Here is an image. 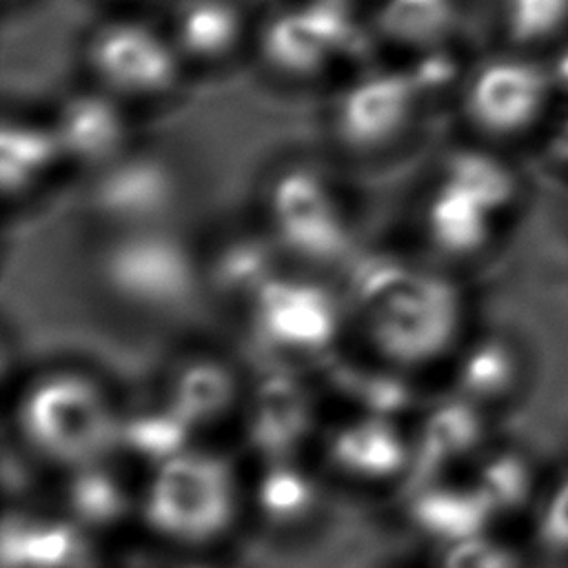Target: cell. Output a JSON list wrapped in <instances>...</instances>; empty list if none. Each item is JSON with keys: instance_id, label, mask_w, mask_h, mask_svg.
<instances>
[{"instance_id": "cell-1", "label": "cell", "mask_w": 568, "mask_h": 568, "mask_svg": "<svg viewBox=\"0 0 568 568\" xmlns=\"http://www.w3.org/2000/svg\"><path fill=\"white\" fill-rule=\"evenodd\" d=\"M335 280L351 342L417 379L444 371L470 333V304L457 273L419 253L362 246Z\"/></svg>"}, {"instance_id": "cell-2", "label": "cell", "mask_w": 568, "mask_h": 568, "mask_svg": "<svg viewBox=\"0 0 568 568\" xmlns=\"http://www.w3.org/2000/svg\"><path fill=\"white\" fill-rule=\"evenodd\" d=\"M124 399L98 371L53 362L31 371L9 410L13 446L53 477L113 455Z\"/></svg>"}, {"instance_id": "cell-3", "label": "cell", "mask_w": 568, "mask_h": 568, "mask_svg": "<svg viewBox=\"0 0 568 568\" xmlns=\"http://www.w3.org/2000/svg\"><path fill=\"white\" fill-rule=\"evenodd\" d=\"M255 220L288 268L337 277L362 248L346 186L311 158H284L264 171Z\"/></svg>"}, {"instance_id": "cell-4", "label": "cell", "mask_w": 568, "mask_h": 568, "mask_svg": "<svg viewBox=\"0 0 568 568\" xmlns=\"http://www.w3.org/2000/svg\"><path fill=\"white\" fill-rule=\"evenodd\" d=\"M246 515V468L195 444L140 479V528L182 550H206L231 537Z\"/></svg>"}, {"instance_id": "cell-5", "label": "cell", "mask_w": 568, "mask_h": 568, "mask_svg": "<svg viewBox=\"0 0 568 568\" xmlns=\"http://www.w3.org/2000/svg\"><path fill=\"white\" fill-rule=\"evenodd\" d=\"M89 275L111 308L144 324H171L206 304L195 240L178 226L95 237Z\"/></svg>"}, {"instance_id": "cell-6", "label": "cell", "mask_w": 568, "mask_h": 568, "mask_svg": "<svg viewBox=\"0 0 568 568\" xmlns=\"http://www.w3.org/2000/svg\"><path fill=\"white\" fill-rule=\"evenodd\" d=\"M257 368L313 373L351 342V320L337 280L280 271L240 315Z\"/></svg>"}, {"instance_id": "cell-7", "label": "cell", "mask_w": 568, "mask_h": 568, "mask_svg": "<svg viewBox=\"0 0 568 568\" xmlns=\"http://www.w3.org/2000/svg\"><path fill=\"white\" fill-rule=\"evenodd\" d=\"M328 417L311 373L255 368L233 433L248 466L313 459Z\"/></svg>"}, {"instance_id": "cell-8", "label": "cell", "mask_w": 568, "mask_h": 568, "mask_svg": "<svg viewBox=\"0 0 568 568\" xmlns=\"http://www.w3.org/2000/svg\"><path fill=\"white\" fill-rule=\"evenodd\" d=\"M424 109L426 100L408 67L364 69L335 95L328 135L346 158H384L413 135Z\"/></svg>"}, {"instance_id": "cell-9", "label": "cell", "mask_w": 568, "mask_h": 568, "mask_svg": "<svg viewBox=\"0 0 568 568\" xmlns=\"http://www.w3.org/2000/svg\"><path fill=\"white\" fill-rule=\"evenodd\" d=\"M184 202V182L164 155L131 149L87 178L84 222L95 237L173 229Z\"/></svg>"}, {"instance_id": "cell-10", "label": "cell", "mask_w": 568, "mask_h": 568, "mask_svg": "<svg viewBox=\"0 0 568 568\" xmlns=\"http://www.w3.org/2000/svg\"><path fill=\"white\" fill-rule=\"evenodd\" d=\"M313 462L331 486L368 495H399L415 477L408 424L373 415H331Z\"/></svg>"}, {"instance_id": "cell-11", "label": "cell", "mask_w": 568, "mask_h": 568, "mask_svg": "<svg viewBox=\"0 0 568 568\" xmlns=\"http://www.w3.org/2000/svg\"><path fill=\"white\" fill-rule=\"evenodd\" d=\"M552 93L548 67L528 51L508 49L466 69L455 95L462 120L479 138L501 142L530 131Z\"/></svg>"}, {"instance_id": "cell-12", "label": "cell", "mask_w": 568, "mask_h": 568, "mask_svg": "<svg viewBox=\"0 0 568 568\" xmlns=\"http://www.w3.org/2000/svg\"><path fill=\"white\" fill-rule=\"evenodd\" d=\"M255 44L268 75L300 84L337 67L355 49L357 27L346 0H300L273 11Z\"/></svg>"}, {"instance_id": "cell-13", "label": "cell", "mask_w": 568, "mask_h": 568, "mask_svg": "<svg viewBox=\"0 0 568 568\" xmlns=\"http://www.w3.org/2000/svg\"><path fill=\"white\" fill-rule=\"evenodd\" d=\"M84 62L93 87L126 106L171 95L184 71L169 31L133 18L109 20L98 27L87 42Z\"/></svg>"}, {"instance_id": "cell-14", "label": "cell", "mask_w": 568, "mask_h": 568, "mask_svg": "<svg viewBox=\"0 0 568 568\" xmlns=\"http://www.w3.org/2000/svg\"><path fill=\"white\" fill-rule=\"evenodd\" d=\"M248 377L251 373L226 353L211 346H189L164 364L155 393L200 442H211L215 433L235 430Z\"/></svg>"}, {"instance_id": "cell-15", "label": "cell", "mask_w": 568, "mask_h": 568, "mask_svg": "<svg viewBox=\"0 0 568 568\" xmlns=\"http://www.w3.org/2000/svg\"><path fill=\"white\" fill-rule=\"evenodd\" d=\"M204 302L235 322L255 295L286 268L280 251L253 217L235 220L195 237Z\"/></svg>"}, {"instance_id": "cell-16", "label": "cell", "mask_w": 568, "mask_h": 568, "mask_svg": "<svg viewBox=\"0 0 568 568\" xmlns=\"http://www.w3.org/2000/svg\"><path fill=\"white\" fill-rule=\"evenodd\" d=\"M413 217L417 253L453 273L488 251L504 220L468 189L437 171L422 189Z\"/></svg>"}, {"instance_id": "cell-17", "label": "cell", "mask_w": 568, "mask_h": 568, "mask_svg": "<svg viewBox=\"0 0 568 568\" xmlns=\"http://www.w3.org/2000/svg\"><path fill=\"white\" fill-rule=\"evenodd\" d=\"M328 415H373L410 422L426 393L417 377L377 359L355 342L311 373Z\"/></svg>"}, {"instance_id": "cell-18", "label": "cell", "mask_w": 568, "mask_h": 568, "mask_svg": "<svg viewBox=\"0 0 568 568\" xmlns=\"http://www.w3.org/2000/svg\"><path fill=\"white\" fill-rule=\"evenodd\" d=\"M488 428L490 415L457 393L426 395L408 422L415 477L464 475L490 444Z\"/></svg>"}, {"instance_id": "cell-19", "label": "cell", "mask_w": 568, "mask_h": 568, "mask_svg": "<svg viewBox=\"0 0 568 568\" xmlns=\"http://www.w3.org/2000/svg\"><path fill=\"white\" fill-rule=\"evenodd\" d=\"M71 171L84 178L133 149L129 106L98 87L64 95L49 118Z\"/></svg>"}, {"instance_id": "cell-20", "label": "cell", "mask_w": 568, "mask_h": 568, "mask_svg": "<svg viewBox=\"0 0 568 568\" xmlns=\"http://www.w3.org/2000/svg\"><path fill=\"white\" fill-rule=\"evenodd\" d=\"M53 508L98 539L140 524V477L115 457L55 475Z\"/></svg>"}, {"instance_id": "cell-21", "label": "cell", "mask_w": 568, "mask_h": 568, "mask_svg": "<svg viewBox=\"0 0 568 568\" xmlns=\"http://www.w3.org/2000/svg\"><path fill=\"white\" fill-rule=\"evenodd\" d=\"M328 479L313 459L251 464L246 468V515L273 532H300L326 510Z\"/></svg>"}, {"instance_id": "cell-22", "label": "cell", "mask_w": 568, "mask_h": 568, "mask_svg": "<svg viewBox=\"0 0 568 568\" xmlns=\"http://www.w3.org/2000/svg\"><path fill=\"white\" fill-rule=\"evenodd\" d=\"M404 524L437 550L493 530V515L466 475H419L399 493Z\"/></svg>"}, {"instance_id": "cell-23", "label": "cell", "mask_w": 568, "mask_h": 568, "mask_svg": "<svg viewBox=\"0 0 568 568\" xmlns=\"http://www.w3.org/2000/svg\"><path fill=\"white\" fill-rule=\"evenodd\" d=\"M69 162L47 120L4 115L0 126V191L7 209H24L47 195Z\"/></svg>"}, {"instance_id": "cell-24", "label": "cell", "mask_w": 568, "mask_h": 568, "mask_svg": "<svg viewBox=\"0 0 568 568\" xmlns=\"http://www.w3.org/2000/svg\"><path fill=\"white\" fill-rule=\"evenodd\" d=\"M444 373V388L493 415L515 399L526 362L513 337L497 331H470Z\"/></svg>"}, {"instance_id": "cell-25", "label": "cell", "mask_w": 568, "mask_h": 568, "mask_svg": "<svg viewBox=\"0 0 568 568\" xmlns=\"http://www.w3.org/2000/svg\"><path fill=\"white\" fill-rule=\"evenodd\" d=\"M2 568H91L93 539L55 508L18 504L2 521Z\"/></svg>"}, {"instance_id": "cell-26", "label": "cell", "mask_w": 568, "mask_h": 568, "mask_svg": "<svg viewBox=\"0 0 568 568\" xmlns=\"http://www.w3.org/2000/svg\"><path fill=\"white\" fill-rule=\"evenodd\" d=\"M195 444H202L197 435L158 393H153L133 402L124 399L111 457L142 479Z\"/></svg>"}, {"instance_id": "cell-27", "label": "cell", "mask_w": 568, "mask_h": 568, "mask_svg": "<svg viewBox=\"0 0 568 568\" xmlns=\"http://www.w3.org/2000/svg\"><path fill=\"white\" fill-rule=\"evenodd\" d=\"M166 31L184 67H217L240 51L248 22L235 0H180Z\"/></svg>"}, {"instance_id": "cell-28", "label": "cell", "mask_w": 568, "mask_h": 568, "mask_svg": "<svg viewBox=\"0 0 568 568\" xmlns=\"http://www.w3.org/2000/svg\"><path fill=\"white\" fill-rule=\"evenodd\" d=\"M464 475L488 506L493 519L535 506L537 479L532 462L513 446L490 442Z\"/></svg>"}, {"instance_id": "cell-29", "label": "cell", "mask_w": 568, "mask_h": 568, "mask_svg": "<svg viewBox=\"0 0 568 568\" xmlns=\"http://www.w3.org/2000/svg\"><path fill=\"white\" fill-rule=\"evenodd\" d=\"M435 171L468 189L501 217L519 197L517 171L497 151L481 144L448 149Z\"/></svg>"}, {"instance_id": "cell-30", "label": "cell", "mask_w": 568, "mask_h": 568, "mask_svg": "<svg viewBox=\"0 0 568 568\" xmlns=\"http://www.w3.org/2000/svg\"><path fill=\"white\" fill-rule=\"evenodd\" d=\"M457 16V0H379L377 24L395 42L430 47Z\"/></svg>"}, {"instance_id": "cell-31", "label": "cell", "mask_w": 568, "mask_h": 568, "mask_svg": "<svg viewBox=\"0 0 568 568\" xmlns=\"http://www.w3.org/2000/svg\"><path fill=\"white\" fill-rule=\"evenodd\" d=\"M499 24L513 49L559 42L568 31V0H499Z\"/></svg>"}, {"instance_id": "cell-32", "label": "cell", "mask_w": 568, "mask_h": 568, "mask_svg": "<svg viewBox=\"0 0 568 568\" xmlns=\"http://www.w3.org/2000/svg\"><path fill=\"white\" fill-rule=\"evenodd\" d=\"M437 552V568H521L510 544L493 530L450 544Z\"/></svg>"}, {"instance_id": "cell-33", "label": "cell", "mask_w": 568, "mask_h": 568, "mask_svg": "<svg viewBox=\"0 0 568 568\" xmlns=\"http://www.w3.org/2000/svg\"><path fill=\"white\" fill-rule=\"evenodd\" d=\"M546 67L550 71V80H552L555 91H568V44Z\"/></svg>"}, {"instance_id": "cell-34", "label": "cell", "mask_w": 568, "mask_h": 568, "mask_svg": "<svg viewBox=\"0 0 568 568\" xmlns=\"http://www.w3.org/2000/svg\"><path fill=\"white\" fill-rule=\"evenodd\" d=\"M180 568H211V566H204V564H186V566H180Z\"/></svg>"}]
</instances>
